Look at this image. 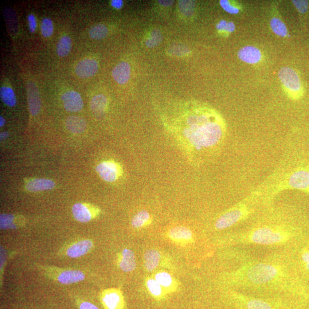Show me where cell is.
<instances>
[{
  "instance_id": "34",
  "label": "cell",
  "mask_w": 309,
  "mask_h": 309,
  "mask_svg": "<svg viewBox=\"0 0 309 309\" xmlns=\"http://www.w3.org/2000/svg\"><path fill=\"white\" fill-rule=\"evenodd\" d=\"M155 280L163 287H169L173 283V279L169 273L161 272L155 276Z\"/></svg>"
},
{
  "instance_id": "3",
  "label": "cell",
  "mask_w": 309,
  "mask_h": 309,
  "mask_svg": "<svg viewBox=\"0 0 309 309\" xmlns=\"http://www.w3.org/2000/svg\"><path fill=\"white\" fill-rule=\"evenodd\" d=\"M309 188V164L293 166L283 164L266 181L253 191L263 203L270 202L282 191L296 190L306 193Z\"/></svg>"
},
{
  "instance_id": "8",
  "label": "cell",
  "mask_w": 309,
  "mask_h": 309,
  "mask_svg": "<svg viewBox=\"0 0 309 309\" xmlns=\"http://www.w3.org/2000/svg\"><path fill=\"white\" fill-rule=\"evenodd\" d=\"M26 91L29 111L32 115H36L40 111L41 99L36 84L29 81L26 85Z\"/></svg>"
},
{
  "instance_id": "33",
  "label": "cell",
  "mask_w": 309,
  "mask_h": 309,
  "mask_svg": "<svg viewBox=\"0 0 309 309\" xmlns=\"http://www.w3.org/2000/svg\"><path fill=\"white\" fill-rule=\"evenodd\" d=\"M147 288L151 294L155 297H159L162 295V289L155 280H149L147 283Z\"/></svg>"
},
{
  "instance_id": "23",
  "label": "cell",
  "mask_w": 309,
  "mask_h": 309,
  "mask_svg": "<svg viewBox=\"0 0 309 309\" xmlns=\"http://www.w3.org/2000/svg\"><path fill=\"white\" fill-rule=\"evenodd\" d=\"M150 221L151 216L149 213L146 210H142L133 217L131 225L134 228H141L149 224Z\"/></svg>"
},
{
  "instance_id": "45",
  "label": "cell",
  "mask_w": 309,
  "mask_h": 309,
  "mask_svg": "<svg viewBox=\"0 0 309 309\" xmlns=\"http://www.w3.org/2000/svg\"><path fill=\"white\" fill-rule=\"evenodd\" d=\"M5 119L2 116L0 117V127H2L5 124Z\"/></svg>"
},
{
  "instance_id": "20",
  "label": "cell",
  "mask_w": 309,
  "mask_h": 309,
  "mask_svg": "<svg viewBox=\"0 0 309 309\" xmlns=\"http://www.w3.org/2000/svg\"><path fill=\"white\" fill-rule=\"evenodd\" d=\"M66 127L73 134H79L86 128V122L83 118L78 116H70L66 120Z\"/></svg>"
},
{
  "instance_id": "16",
  "label": "cell",
  "mask_w": 309,
  "mask_h": 309,
  "mask_svg": "<svg viewBox=\"0 0 309 309\" xmlns=\"http://www.w3.org/2000/svg\"><path fill=\"white\" fill-rule=\"evenodd\" d=\"M169 237L171 239L177 242H185L191 241L193 238V233L186 227H176L170 230Z\"/></svg>"
},
{
  "instance_id": "15",
  "label": "cell",
  "mask_w": 309,
  "mask_h": 309,
  "mask_svg": "<svg viewBox=\"0 0 309 309\" xmlns=\"http://www.w3.org/2000/svg\"><path fill=\"white\" fill-rule=\"evenodd\" d=\"M54 186L55 184L51 180L34 179L27 182L25 187L27 190L31 192H37V191L51 190L53 189Z\"/></svg>"
},
{
  "instance_id": "10",
  "label": "cell",
  "mask_w": 309,
  "mask_h": 309,
  "mask_svg": "<svg viewBox=\"0 0 309 309\" xmlns=\"http://www.w3.org/2000/svg\"><path fill=\"white\" fill-rule=\"evenodd\" d=\"M102 301L105 309H123L124 300L122 293L116 290L105 291Z\"/></svg>"
},
{
  "instance_id": "22",
  "label": "cell",
  "mask_w": 309,
  "mask_h": 309,
  "mask_svg": "<svg viewBox=\"0 0 309 309\" xmlns=\"http://www.w3.org/2000/svg\"><path fill=\"white\" fill-rule=\"evenodd\" d=\"M160 260V254L155 250H148L144 254V263L148 271L151 272L157 268Z\"/></svg>"
},
{
  "instance_id": "6",
  "label": "cell",
  "mask_w": 309,
  "mask_h": 309,
  "mask_svg": "<svg viewBox=\"0 0 309 309\" xmlns=\"http://www.w3.org/2000/svg\"><path fill=\"white\" fill-rule=\"evenodd\" d=\"M279 75L281 83L284 85L285 91L289 97L297 100L303 96L302 84L295 70L285 66L280 70Z\"/></svg>"
},
{
  "instance_id": "5",
  "label": "cell",
  "mask_w": 309,
  "mask_h": 309,
  "mask_svg": "<svg viewBox=\"0 0 309 309\" xmlns=\"http://www.w3.org/2000/svg\"><path fill=\"white\" fill-rule=\"evenodd\" d=\"M260 204H262L260 199L252 192L248 197L223 213L215 223V228L219 230H224L247 220L256 214L257 207Z\"/></svg>"
},
{
  "instance_id": "30",
  "label": "cell",
  "mask_w": 309,
  "mask_h": 309,
  "mask_svg": "<svg viewBox=\"0 0 309 309\" xmlns=\"http://www.w3.org/2000/svg\"><path fill=\"white\" fill-rule=\"evenodd\" d=\"M162 40V35L161 32L158 29H155L151 32L150 37L148 38L146 41V44L150 48L156 46L160 44Z\"/></svg>"
},
{
  "instance_id": "19",
  "label": "cell",
  "mask_w": 309,
  "mask_h": 309,
  "mask_svg": "<svg viewBox=\"0 0 309 309\" xmlns=\"http://www.w3.org/2000/svg\"><path fill=\"white\" fill-rule=\"evenodd\" d=\"M119 266L123 272H131L134 271L136 266V260L134 253L131 250H123Z\"/></svg>"
},
{
  "instance_id": "12",
  "label": "cell",
  "mask_w": 309,
  "mask_h": 309,
  "mask_svg": "<svg viewBox=\"0 0 309 309\" xmlns=\"http://www.w3.org/2000/svg\"><path fill=\"white\" fill-rule=\"evenodd\" d=\"M98 70V64L95 60L87 58L82 60L77 64L75 72L78 76L81 78L91 77Z\"/></svg>"
},
{
  "instance_id": "4",
  "label": "cell",
  "mask_w": 309,
  "mask_h": 309,
  "mask_svg": "<svg viewBox=\"0 0 309 309\" xmlns=\"http://www.w3.org/2000/svg\"><path fill=\"white\" fill-rule=\"evenodd\" d=\"M284 265L271 261L253 263L237 271V285L263 287L284 284Z\"/></svg>"
},
{
  "instance_id": "25",
  "label": "cell",
  "mask_w": 309,
  "mask_h": 309,
  "mask_svg": "<svg viewBox=\"0 0 309 309\" xmlns=\"http://www.w3.org/2000/svg\"><path fill=\"white\" fill-rule=\"evenodd\" d=\"M107 99L103 95H96L93 97L91 102V108L93 112L97 113H103L107 105Z\"/></svg>"
},
{
  "instance_id": "39",
  "label": "cell",
  "mask_w": 309,
  "mask_h": 309,
  "mask_svg": "<svg viewBox=\"0 0 309 309\" xmlns=\"http://www.w3.org/2000/svg\"><path fill=\"white\" fill-rule=\"evenodd\" d=\"M29 23V28L31 32H34L36 31L37 27V22L36 18L33 14H29L28 17Z\"/></svg>"
},
{
  "instance_id": "7",
  "label": "cell",
  "mask_w": 309,
  "mask_h": 309,
  "mask_svg": "<svg viewBox=\"0 0 309 309\" xmlns=\"http://www.w3.org/2000/svg\"><path fill=\"white\" fill-rule=\"evenodd\" d=\"M96 171L103 181L109 183L117 181L123 173L119 164L112 160L99 163L96 167Z\"/></svg>"
},
{
  "instance_id": "46",
  "label": "cell",
  "mask_w": 309,
  "mask_h": 309,
  "mask_svg": "<svg viewBox=\"0 0 309 309\" xmlns=\"http://www.w3.org/2000/svg\"><path fill=\"white\" fill-rule=\"evenodd\" d=\"M306 193L309 194V189L307 190Z\"/></svg>"
},
{
  "instance_id": "41",
  "label": "cell",
  "mask_w": 309,
  "mask_h": 309,
  "mask_svg": "<svg viewBox=\"0 0 309 309\" xmlns=\"http://www.w3.org/2000/svg\"><path fill=\"white\" fill-rule=\"evenodd\" d=\"M80 309H99L97 308L95 305L91 303L84 302L81 303L79 307Z\"/></svg>"
},
{
  "instance_id": "14",
  "label": "cell",
  "mask_w": 309,
  "mask_h": 309,
  "mask_svg": "<svg viewBox=\"0 0 309 309\" xmlns=\"http://www.w3.org/2000/svg\"><path fill=\"white\" fill-rule=\"evenodd\" d=\"M130 66L124 61L120 62L112 70L113 79L120 84L127 83L130 79Z\"/></svg>"
},
{
  "instance_id": "29",
  "label": "cell",
  "mask_w": 309,
  "mask_h": 309,
  "mask_svg": "<svg viewBox=\"0 0 309 309\" xmlns=\"http://www.w3.org/2000/svg\"><path fill=\"white\" fill-rule=\"evenodd\" d=\"M195 5V2L193 1H180L179 2L180 10L186 16H190L193 14Z\"/></svg>"
},
{
  "instance_id": "17",
  "label": "cell",
  "mask_w": 309,
  "mask_h": 309,
  "mask_svg": "<svg viewBox=\"0 0 309 309\" xmlns=\"http://www.w3.org/2000/svg\"><path fill=\"white\" fill-rule=\"evenodd\" d=\"M72 214L77 221L87 223L91 220L92 214L88 207L83 203H76L72 207Z\"/></svg>"
},
{
  "instance_id": "38",
  "label": "cell",
  "mask_w": 309,
  "mask_h": 309,
  "mask_svg": "<svg viewBox=\"0 0 309 309\" xmlns=\"http://www.w3.org/2000/svg\"><path fill=\"white\" fill-rule=\"evenodd\" d=\"M301 260L306 271L309 272V249L303 250L301 256Z\"/></svg>"
},
{
  "instance_id": "44",
  "label": "cell",
  "mask_w": 309,
  "mask_h": 309,
  "mask_svg": "<svg viewBox=\"0 0 309 309\" xmlns=\"http://www.w3.org/2000/svg\"><path fill=\"white\" fill-rule=\"evenodd\" d=\"M7 136H8V133L6 132H1V134H0V137H1V140L7 138Z\"/></svg>"
},
{
  "instance_id": "21",
  "label": "cell",
  "mask_w": 309,
  "mask_h": 309,
  "mask_svg": "<svg viewBox=\"0 0 309 309\" xmlns=\"http://www.w3.org/2000/svg\"><path fill=\"white\" fill-rule=\"evenodd\" d=\"M3 15L10 32L12 35L17 34L18 30V23L17 14L12 9L6 7L3 10Z\"/></svg>"
},
{
  "instance_id": "28",
  "label": "cell",
  "mask_w": 309,
  "mask_h": 309,
  "mask_svg": "<svg viewBox=\"0 0 309 309\" xmlns=\"http://www.w3.org/2000/svg\"><path fill=\"white\" fill-rule=\"evenodd\" d=\"M107 26L103 24H97L92 27L89 31L90 37L93 39L100 40L104 38L108 34Z\"/></svg>"
},
{
  "instance_id": "40",
  "label": "cell",
  "mask_w": 309,
  "mask_h": 309,
  "mask_svg": "<svg viewBox=\"0 0 309 309\" xmlns=\"http://www.w3.org/2000/svg\"><path fill=\"white\" fill-rule=\"evenodd\" d=\"M229 22H227L225 20L221 21L217 26V28L220 30H226L229 32Z\"/></svg>"
},
{
  "instance_id": "42",
  "label": "cell",
  "mask_w": 309,
  "mask_h": 309,
  "mask_svg": "<svg viewBox=\"0 0 309 309\" xmlns=\"http://www.w3.org/2000/svg\"><path fill=\"white\" fill-rule=\"evenodd\" d=\"M112 5L117 9H120L123 5V1L121 0H113L111 2Z\"/></svg>"
},
{
  "instance_id": "11",
  "label": "cell",
  "mask_w": 309,
  "mask_h": 309,
  "mask_svg": "<svg viewBox=\"0 0 309 309\" xmlns=\"http://www.w3.org/2000/svg\"><path fill=\"white\" fill-rule=\"evenodd\" d=\"M240 59L250 64L259 62L263 57L261 50L253 46H246L241 48L238 53Z\"/></svg>"
},
{
  "instance_id": "32",
  "label": "cell",
  "mask_w": 309,
  "mask_h": 309,
  "mask_svg": "<svg viewBox=\"0 0 309 309\" xmlns=\"http://www.w3.org/2000/svg\"><path fill=\"white\" fill-rule=\"evenodd\" d=\"M15 217L13 215H1V228L5 229H15L17 228L18 226L15 224L14 220Z\"/></svg>"
},
{
  "instance_id": "27",
  "label": "cell",
  "mask_w": 309,
  "mask_h": 309,
  "mask_svg": "<svg viewBox=\"0 0 309 309\" xmlns=\"http://www.w3.org/2000/svg\"><path fill=\"white\" fill-rule=\"evenodd\" d=\"M271 26L273 32L278 36L286 37L288 29L286 25L279 18H273L271 21Z\"/></svg>"
},
{
  "instance_id": "37",
  "label": "cell",
  "mask_w": 309,
  "mask_h": 309,
  "mask_svg": "<svg viewBox=\"0 0 309 309\" xmlns=\"http://www.w3.org/2000/svg\"><path fill=\"white\" fill-rule=\"evenodd\" d=\"M293 3L300 13L304 14L307 12L309 7L308 1H299L298 0V1H293Z\"/></svg>"
},
{
  "instance_id": "26",
  "label": "cell",
  "mask_w": 309,
  "mask_h": 309,
  "mask_svg": "<svg viewBox=\"0 0 309 309\" xmlns=\"http://www.w3.org/2000/svg\"><path fill=\"white\" fill-rule=\"evenodd\" d=\"M72 45L71 38L67 36L62 37L57 45L58 55L60 57L67 56L71 50Z\"/></svg>"
},
{
  "instance_id": "24",
  "label": "cell",
  "mask_w": 309,
  "mask_h": 309,
  "mask_svg": "<svg viewBox=\"0 0 309 309\" xmlns=\"http://www.w3.org/2000/svg\"><path fill=\"white\" fill-rule=\"evenodd\" d=\"M0 97L7 106L13 107L17 103L16 97L13 90L8 87H2L0 89Z\"/></svg>"
},
{
  "instance_id": "9",
  "label": "cell",
  "mask_w": 309,
  "mask_h": 309,
  "mask_svg": "<svg viewBox=\"0 0 309 309\" xmlns=\"http://www.w3.org/2000/svg\"><path fill=\"white\" fill-rule=\"evenodd\" d=\"M61 100L63 101L65 109L68 112H76L83 108V100L80 94L76 91H69L64 93L61 96Z\"/></svg>"
},
{
  "instance_id": "2",
  "label": "cell",
  "mask_w": 309,
  "mask_h": 309,
  "mask_svg": "<svg viewBox=\"0 0 309 309\" xmlns=\"http://www.w3.org/2000/svg\"><path fill=\"white\" fill-rule=\"evenodd\" d=\"M284 207L267 208L258 214L247 229L237 234V244L281 246L295 237L293 229Z\"/></svg>"
},
{
  "instance_id": "35",
  "label": "cell",
  "mask_w": 309,
  "mask_h": 309,
  "mask_svg": "<svg viewBox=\"0 0 309 309\" xmlns=\"http://www.w3.org/2000/svg\"><path fill=\"white\" fill-rule=\"evenodd\" d=\"M248 309H272L271 305L265 301L260 300H252L247 304Z\"/></svg>"
},
{
  "instance_id": "36",
  "label": "cell",
  "mask_w": 309,
  "mask_h": 309,
  "mask_svg": "<svg viewBox=\"0 0 309 309\" xmlns=\"http://www.w3.org/2000/svg\"><path fill=\"white\" fill-rule=\"evenodd\" d=\"M220 4L222 8L226 11L227 12L231 14H237L240 12L239 7L232 5L229 1L221 0Z\"/></svg>"
},
{
  "instance_id": "13",
  "label": "cell",
  "mask_w": 309,
  "mask_h": 309,
  "mask_svg": "<svg viewBox=\"0 0 309 309\" xmlns=\"http://www.w3.org/2000/svg\"><path fill=\"white\" fill-rule=\"evenodd\" d=\"M92 247L93 244L91 241H81L70 246L66 251V254L70 258H79L85 255Z\"/></svg>"
},
{
  "instance_id": "18",
  "label": "cell",
  "mask_w": 309,
  "mask_h": 309,
  "mask_svg": "<svg viewBox=\"0 0 309 309\" xmlns=\"http://www.w3.org/2000/svg\"><path fill=\"white\" fill-rule=\"evenodd\" d=\"M84 274L79 271H66L62 272L57 277L60 283L69 285L84 280Z\"/></svg>"
},
{
  "instance_id": "31",
  "label": "cell",
  "mask_w": 309,
  "mask_h": 309,
  "mask_svg": "<svg viewBox=\"0 0 309 309\" xmlns=\"http://www.w3.org/2000/svg\"><path fill=\"white\" fill-rule=\"evenodd\" d=\"M41 31L43 36L48 37L53 32V25L51 19L45 18L42 19L41 23Z\"/></svg>"
},
{
  "instance_id": "1",
  "label": "cell",
  "mask_w": 309,
  "mask_h": 309,
  "mask_svg": "<svg viewBox=\"0 0 309 309\" xmlns=\"http://www.w3.org/2000/svg\"><path fill=\"white\" fill-rule=\"evenodd\" d=\"M186 124L178 141L190 154L195 158H206L221 149L226 127L217 113L209 109L198 111L188 117Z\"/></svg>"
},
{
  "instance_id": "43",
  "label": "cell",
  "mask_w": 309,
  "mask_h": 309,
  "mask_svg": "<svg viewBox=\"0 0 309 309\" xmlns=\"http://www.w3.org/2000/svg\"><path fill=\"white\" fill-rule=\"evenodd\" d=\"M160 4L164 6H169L173 4V1H159Z\"/></svg>"
}]
</instances>
